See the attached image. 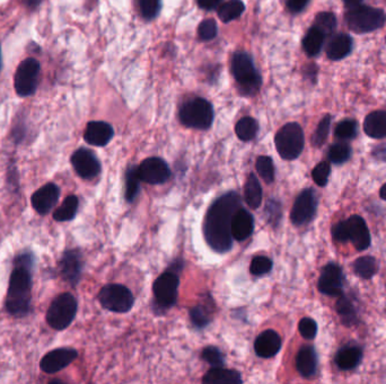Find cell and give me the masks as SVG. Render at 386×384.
Masks as SVG:
<instances>
[{
    "label": "cell",
    "mask_w": 386,
    "mask_h": 384,
    "mask_svg": "<svg viewBox=\"0 0 386 384\" xmlns=\"http://www.w3.org/2000/svg\"><path fill=\"white\" fill-rule=\"evenodd\" d=\"M202 382L206 384H239L242 383V379L239 372L214 368L207 372Z\"/></svg>",
    "instance_id": "obj_26"
},
{
    "label": "cell",
    "mask_w": 386,
    "mask_h": 384,
    "mask_svg": "<svg viewBox=\"0 0 386 384\" xmlns=\"http://www.w3.org/2000/svg\"><path fill=\"white\" fill-rule=\"evenodd\" d=\"M75 172L84 179H93L101 172V164L93 151L86 148L76 150L71 156Z\"/></svg>",
    "instance_id": "obj_13"
},
{
    "label": "cell",
    "mask_w": 386,
    "mask_h": 384,
    "mask_svg": "<svg viewBox=\"0 0 386 384\" xmlns=\"http://www.w3.org/2000/svg\"><path fill=\"white\" fill-rule=\"evenodd\" d=\"M332 237H333L335 242H342V244L349 242L348 223H347V220L346 221H340L335 226H333V228H332Z\"/></svg>",
    "instance_id": "obj_47"
},
{
    "label": "cell",
    "mask_w": 386,
    "mask_h": 384,
    "mask_svg": "<svg viewBox=\"0 0 386 384\" xmlns=\"http://www.w3.org/2000/svg\"><path fill=\"white\" fill-rule=\"evenodd\" d=\"M326 34L317 29L316 26H313L309 29V32L305 35L303 40L304 51L306 52L310 57L317 55L322 50L323 43L326 40Z\"/></svg>",
    "instance_id": "obj_27"
},
{
    "label": "cell",
    "mask_w": 386,
    "mask_h": 384,
    "mask_svg": "<svg viewBox=\"0 0 386 384\" xmlns=\"http://www.w3.org/2000/svg\"><path fill=\"white\" fill-rule=\"evenodd\" d=\"M0 64H1V57H0Z\"/></svg>",
    "instance_id": "obj_55"
},
{
    "label": "cell",
    "mask_w": 386,
    "mask_h": 384,
    "mask_svg": "<svg viewBox=\"0 0 386 384\" xmlns=\"http://www.w3.org/2000/svg\"><path fill=\"white\" fill-rule=\"evenodd\" d=\"M330 162L337 165H341L343 162H348L351 157V148L347 142L335 143L333 146H330L329 153H328Z\"/></svg>",
    "instance_id": "obj_35"
},
{
    "label": "cell",
    "mask_w": 386,
    "mask_h": 384,
    "mask_svg": "<svg viewBox=\"0 0 386 384\" xmlns=\"http://www.w3.org/2000/svg\"><path fill=\"white\" fill-rule=\"evenodd\" d=\"M202 357L209 366H214V368H223L225 364L223 353L217 347L209 346L204 348Z\"/></svg>",
    "instance_id": "obj_42"
},
{
    "label": "cell",
    "mask_w": 386,
    "mask_h": 384,
    "mask_svg": "<svg viewBox=\"0 0 386 384\" xmlns=\"http://www.w3.org/2000/svg\"><path fill=\"white\" fill-rule=\"evenodd\" d=\"M60 197V188L55 183H48L38 191L34 192L31 199L33 209L41 216H45L51 211Z\"/></svg>",
    "instance_id": "obj_16"
},
{
    "label": "cell",
    "mask_w": 386,
    "mask_h": 384,
    "mask_svg": "<svg viewBox=\"0 0 386 384\" xmlns=\"http://www.w3.org/2000/svg\"><path fill=\"white\" fill-rule=\"evenodd\" d=\"M59 267L64 281L69 283L71 285H76L77 283L80 282L83 270V259L80 251L77 249L64 251Z\"/></svg>",
    "instance_id": "obj_17"
},
{
    "label": "cell",
    "mask_w": 386,
    "mask_h": 384,
    "mask_svg": "<svg viewBox=\"0 0 386 384\" xmlns=\"http://www.w3.org/2000/svg\"><path fill=\"white\" fill-rule=\"evenodd\" d=\"M139 8L144 18H155L160 12V0H139Z\"/></svg>",
    "instance_id": "obj_45"
},
{
    "label": "cell",
    "mask_w": 386,
    "mask_h": 384,
    "mask_svg": "<svg viewBox=\"0 0 386 384\" xmlns=\"http://www.w3.org/2000/svg\"><path fill=\"white\" fill-rule=\"evenodd\" d=\"M254 220L248 209L239 207L232 219V235L237 242H244L252 235Z\"/></svg>",
    "instance_id": "obj_21"
},
{
    "label": "cell",
    "mask_w": 386,
    "mask_h": 384,
    "mask_svg": "<svg viewBox=\"0 0 386 384\" xmlns=\"http://www.w3.org/2000/svg\"><path fill=\"white\" fill-rule=\"evenodd\" d=\"M40 64L33 57H29L19 64L15 75V90L22 97H27L36 92L38 86Z\"/></svg>",
    "instance_id": "obj_9"
},
{
    "label": "cell",
    "mask_w": 386,
    "mask_h": 384,
    "mask_svg": "<svg viewBox=\"0 0 386 384\" xmlns=\"http://www.w3.org/2000/svg\"><path fill=\"white\" fill-rule=\"evenodd\" d=\"M36 264L34 255L23 253L15 258L14 270L7 291L6 309L14 317H25L31 309L32 273Z\"/></svg>",
    "instance_id": "obj_2"
},
{
    "label": "cell",
    "mask_w": 386,
    "mask_h": 384,
    "mask_svg": "<svg viewBox=\"0 0 386 384\" xmlns=\"http://www.w3.org/2000/svg\"><path fill=\"white\" fill-rule=\"evenodd\" d=\"M352 267H354V273L361 279H372L377 273L376 259L372 256L358 258L354 261Z\"/></svg>",
    "instance_id": "obj_32"
},
{
    "label": "cell",
    "mask_w": 386,
    "mask_h": 384,
    "mask_svg": "<svg viewBox=\"0 0 386 384\" xmlns=\"http://www.w3.org/2000/svg\"><path fill=\"white\" fill-rule=\"evenodd\" d=\"M297 371L303 378H313L317 371V356L312 346H304L296 356Z\"/></svg>",
    "instance_id": "obj_22"
},
{
    "label": "cell",
    "mask_w": 386,
    "mask_h": 384,
    "mask_svg": "<svg viewBox=\"0 0 386 384\" xmlns=\"http://www.w3.org/2000/svg\"><path fill=\"white\" fill-rule=\"evenodd\" d=\"M179 116L180 121L185 127L208 130L214 122V110L208 101L197 97L183 104Z\"/></svg>",
    "instance_id": "obj_5"
},
{
    "label": "cell",
    "mask_w": 386,
    "mask_h": 384,
    "mask_svg": "<svg viewBox=\"0 0 386 384\" xmlns=\"http://www.w3.org/2000/svg\"><path fill=\"white\" fill-rule=\"evenodd\" d=\"M267 214H268L270 222L274 223V225H278L281 218L280 203L276 200L269 201L268 207H267Z\"/></svg>",
    "instance_id": "obj_48"
},
{
    "label": "cell",
    "mask_w": 386,
    "mask_h": 384,
    "mask_svg": "<svg viewBox=\"0 0 386 384\" xmlns=\"http://www.w3.org/2000/svg\"><path fill=\"white\" fill-rule=\"evenodd\" d=\"M77 356L78 353L76 349L67 348V347L57 348L42 357L40 368L45 373L53 374L71 366V363L77 359Z\"/></svg>",
    "instance_id": "obj_15"
},
{
    "label": "cell",
    "mask_w": 386,
    "mask_h": 384,
    "mask_svg": "<svg viewBox=\"0 0 386 384\" xmlns=\"http://www.w3.org/2000/svg\"><path fill=\"white\" fill-rule=\"evenodd\" d=\"M99 303L103 308L115 313L130 311L134 298L128 287L120 284H109L99 291Z\"/></svg>",
    "instance_id": "obj_8"
},
{
    "label": "cell",
    "mask_w": 386,
    "mask_h": 384,
    "mask_svg": "<svg viewBox=\"0 0 386 384\" xmlns=\"http://www.w3.org/2000/svg\"><path fill=\"white\" fill-rule=\"evenodd\" d=\"M141 177L138 174V167H129L125 174V199L128 202L132 201L137 197L139 190H141Z\"/></svg>",
    "instance_id": "obj_34"
},
{
    "label": "cell",
    "mask_w": 386,
    "mask_h": 384,
    "mask_svg": "<svg viewBox=\"0 0 386 384\" xmlns=\"http://www.w3.org/2000/svg\"><path fill=\"white\" fill-rule=\"evenodd\" d=\"M319 292L329 296H341L343 290V273L341 267L330 263L323 267L319 279Z\"/></svg>",
    "instance_id": "obj_14"
},
{
    "label": "cell",
    "mask_w": 386,
    "mask_h": 384,
    "mask_svg": "<svg viewBox=\"0 0 386 384\" xmlns=\"http://www.w3.org/2000/svg\"><path fill=\"white\" fill-rule=\"evenodd\" d=\"M358 132L357 122L354 120H345L335 127V136L337 139L342 140H351L356 138Z\"/></svg>",
    "instance_id": "obj_37"
},
{
    "label": "cell",
    "mask_w": 386,
    "mask_h": 384,
    "mask_svg": "<svg viewBox=\"0 0 386 384\" xmlns=\"http://www.w3.org/2000/svg\"><path fill=\"white\" fill-rule=\"evenodd\" d=\"M272 261L270 258L265 257V256H256L253 258L251 266H250V272L254 277H261L265 274H268L272 270Z\"/></svg>",
    "instance_id": "obj_40"
},
{
    "label": "cell",
    "mask_w": 386,
    "mask_h": 384,
    "mask_svg": "<svg viewBox=\"0 0 386 384\" xmlns=\"http://www.w3.org/2000/svg\"><path fill=\"white\" fill-rule=\"evenodd\" d=\"M380 195L384 201H386V183L382 186V188H381Z\"/></svg>",
    "instance_id": "obj_54"
},
{
    "label": "cell",
    "mask_w": 386,
    "mask_h": 384,
    "mask_svg": "<svg viewBox=\"0 0 386 384\" xmlns=\"http://www.w3.org/2000/svg\"><path fill=\"white\" fill-rule=\"evenodd\" d=\"M348 223L349 242L354 248L364 251L370 246V232L365 220L359 216H352L347 220Z\"/></svg>",
    "instance_id": "obj_18"
},
{
    "label": "cell",
    "mask_w": 386,
    "mask_h": 384,
    "mask_svg": "<svg viewBox=\"0 0 386 384\" xmlns=\"http://www.w3.org/2000/svg\"><path fill=\"white\" fill-rule=\"evenodd\" d=\"M373 157L378 159L381 162H386V143L384 144H381V146H377L375 149L373 150Z\"/></svg>",
    "instance_id": "obj_51"
},
{
    "label": "cell",
    "mask_w": 386,
    "mask_h": 384,
    "mask_svg": "<svg viewBox=\"0 0 386 384\" xmlns=\"http://www.w3.org/2000/svg\"><path fill=\"white\" fill-rule=\"evenodd\" d=\"M342 1H343V3H345L347 8L351 10V8H354V7L361 5V1H363V0H342Z\"/></svg>",
    "instance_id": "obj_52"
},
{
    "label": "cell",
    "mask_w": 386,
    "mask_h": 384,
    "mask_svg": "<svg viewBox=\"0 0 386 384\" xmlns=\"http://www.w3.org/2000/svg\"><path fill=\"white\" fill-rule=\"evenodd\" d=\"M365 133L373 139L386 138V111H375L366 116Z\"/></svg>",
    "instance_id": "obj_25"
},
{
    "label": "cell",
    "mask_w": 386,
    "mask_h": 384,
    "mask_svg": "<svg viewBox=\"0 0 386 384\" xmlns=\"http://www.w3.org/2000/svg\"><path fill=\"white\" fill-rule=\"evenodd\" d=\"M298 331L305 340H314L317 333V324L311 318H304L300 321Z\"/></svg>",
    "instance_id": "obj_46"
},
{
    "label": "cell",
    "mask_w": 386,
    "mask_h": 384,
    "mask_svg": "<svg viewBox=\"0 0 386 384\" xmlns=\"http://www.w3.org/2000/svg\"><path fill=\"white\" fill-rule=\"evenodd\" d=\"M330 127H331V116H330V115H326V116L321 120L319 125L316 127L315 132L313 134V146L319 148V146H322L323 144H324L326 139H328V136H329Z\"/></svg>",
    "instance_id": "obj_38"
},
{
    "label": "cell",
    "mask_w": 386,
    "mask_h": 384,
    "mask_svg": "<svg viewBox=\"0 0 386 384\" xmlns=\"http://www.w3.org/2000/svg\"><path fill=\"white\" fill-rule=\"evenodd\" d=\"M244 10H245V6L242 0H230L219 6L218 17L221 19V22H232L241 17Z\"/></svg>",
    "instance_id": "obj_30"
},
{
    "label": "cell",
    "mask_w": 386,
    "mask_h": 384,
    "mask_svg": "<svg viewBox=\"0 0 386 384\" xmlns=\"http://www.w3.org/2000/svg\"><path fill=\"white\" fill-rule=\"evenodd\" d=\"M309 3H310V0H288V10H291V13H300L309 5Z\"/></svg>",
    "instance_id": "obj_49"
},
{
    "label": "cell",
    "mask_w": 386,
    "mask_h": 384,
    "mask_svg": "<svg viewBox=\"0 0 386 384\" xmlns=\"http://www.w3.org/2000/svg\"><path fill=\"white\" fill-rule=\"evenodd\" d=\"M232 73L243 94L252 96L258 92L261 87V77L254 67L250 54L245 52L234 54L232 59Z\"/></svg>",
    "instance_id": "obj_3"
},
{
    "label": "cell",
    "mask_w": 386,
    "mask_h": 384,
    "mask_svg": "<svg viewBox=\"0 0 386 384\" xmlns=\"http://www.w3.org/2000/svg\"><path fill=\"white\" fill-rule=\"evenodd\" d=\"M363 352L361 347L354 345H347L342 347L335 355V364L342 371L354 370L361 363Z\"/></svg>",
    "instance_id": "obj_23"
},
{
    "label": "cell",
    "mask_w": 386,
    "mask_h": 384,
    "mask_svg": "<svg viewBox=\"0 0 386 384\" xmlns=\"http://www.w3.org/2000/svg\"><path fill=\"white\" fill-rule=\"evenodd\" d=\"M179 277L173 272L162 274L154 283V296L157 305L169 309L176 305L179 289Z\"/></svg>",
    "instance_id": "obj_10"
},
{
    "label": "cell",
    "mask_w": 386,
    "mask_h": 384,
    "mask_svg": "<svg viewBox=\"0 0 386 384\" xmlns=\"http://www.w3.org/2000/svg\"><path fill=\"white\" fill-rule=\"evenodd\" d=\"M190 318L195 327L204 328L210 322V316L202 305H195L190 310Z\"/></svg>",
    "instance_id": "obj_43"
},
{
    "label": "cell",
    "mask_w": 386,
    "mask_h": 384,
    "mask_svg": "<svg viewBox=\"0 0 386 384\" xmlns=\"http://www.w3.org/2000/svg\"><path fill=\"white\" fill-rule=\"evenodd\" d=\"M352 49V40L348 34H337L331 38L326 47L328 57L333 61L341 60L347 57Z\"/></svg>",
    "instance_id": "obj_24"
},
{
    "label": "cell",
    "mask_w": 386,
    "mask_h": 384,
    "mask_svg": "<svg viewBox=\"0 0 386 384\" xmlns=\"http://www.w3.org/2000/svg\"><path fill=\"white\" fill-rule=\"evenodd\" d=\"M314 26L321 29L324 34L330 35L335 31L337 26V19H335V14L330 12H323L316 15L315 23Z\"/></svg>",
    "instance_id": "obj_39"
},
{
    "label": "cell",
    "mask_w": 386,
    "mask_h": 384,
    "mask_svg": "<svg viewBox=\"0 0 386 384\" xmlns=\"http://www.w3.org/2000/svg\"><path fill=\"white\" fill-rule=\"evenodd\" d=\"M80 207V200L75 195H69L66 197L64 203L61 204L60 207H58L53 213V219L59 222H66L71 221L76 216L77 211Z\"/></svg>",
    "instance_id": "obj_29"
},
{
    "label": "cell",
    "mask_w": 386,
    "mask_h": 384,
    "mask_svg": "<svg viewBox=\"0 0 386 384\" xmlns=\"http://www.w3.org/2000/svg\"><path fill=\"white\" fill-rule=\"evenodd\" d=\"M256 172L258 176L265 181V183H272L275 181V166L270 157H258L256 162Z\"/></svg>",
    "instance_id": "obj_36"
},
{
    "label": "cell",
    "mask_w": 386,
    "mask_h": 384,
    "mask_svg": "<svg viewBox=\"0 0 386 384\" xmlns=\"http://www.w3.org/2000/svg\"><path fill=\"white\" fill-rule=\"evenodd\" d=\"M317 209V199L316 193L312 188L304 190L297 196L294 207L291 209V220L295 226H304L311 222L315 216Z\"/></svg>",
    "instance_id": "obj_11"
},
{
    "label": "cell",
    "mask_w": 386,
    "mask_h": 384,
    "mask_svg": "<svg viewBox=\"0 0 386 384\" xmlns=\"http://www.w3.org/2000/svg\"><path fill=\"white\" fill-rule=\"evenodd\" d=\"M25 3L29 5V7L38 6V3H40V0H25Z\"/></svg>",
    "instance_id": "obj_53"
},
{
    "label": "cell",
    "mask_w": 386,
    "mask_h": 384,
    "mask_svg": "<svg viewBox=\"0 0 386 384\" xmlns=\"http://www.w3.org/2000/svg\"><path fill=\"white\" fill-rule=\"evenodd\" d=\"M335 308H337L339 316L341 318L342 322L346 326L350 327L357 322V311H356L354 303L351 302L348 296H341L339 298Z\"/></svg>",
    "instance_id": "obj_31"
},
{
    "label": "cell",
    "mask_w": 386,
    "mask_h": 384,
    "mask_svg": "<svg viewBox=\"0 0 386 384\" xmlns=\"http://www.w3.org/2000/svg\"><path fill=\"white\" fill-rule=\"evenodd\" d=\"M276 148L281 158L295 160L304 149L303 129L298 123H288L278 131L275 138Z\"/></svg>",
    "instance_id": "obj_6"
},
{
    "label": "cell",
    "mask_w": 386,
    "mask_h": 384,
    "mask_svg": "<svg viewBox=\"0 0 386 384\" xmlns=\"http://www.w3.org/2000/svg\"><path fill=\"white\" fill-rule=\"evenodd\" d=\"M330 172L331 167L329 162H319V165H316L315 168L313 169V181H315V184L319 185V188H324L329 181Z\"/></svg>",
    "instance_id": "obj_41"
},
{
    "label": "cell",
    "mask_w": 386,
    "mask_h": 384,
    "mask_svg": "<svg viewBox=\"0 0 386 384\" xmlns=\"http://www.w3.org/2000/svg\"><path fill=\"white\" fill-rule=\"evenodd\" d=\"M241 207V197L237 192H228L218 197L208 209L204 219L206 242L215 251L226 253L233 246L232 219Z\"/></svg>",
    "instance_id": "obj_1"
},
{
    "label": "cell",
    "mask_w": 386,
    "mask_h": 384,
    "mask_svg": "<svg viewBox=\"0 0 386 384\" xmlns=\"http://www.w3.org/2000/svg\"><path fill=\"white\" fill-rule=\"evenodd\" d=\"M113 136H114V131L109 123L95 121L87 124L84 139L92 146H104L111 141Z\"/></svg>",
    "instance_id": "obj_19"
},
{
    "label": "cell",
    "mask_w": 386,
    "mask_h": 384,
    "mask_svg": "<svg viewBox=\"0 0 386 384\" xmlns=\"http://www.w3.org/2000/svg\"><path fill=\"white\" fill-rule=\"evenodd\" d=\"M138 174L141 181L150 185H160L169 181L171 170L163 159L152 157L141 162Z\"/></svg>",
    "instance_id": "obj_12"
},
{
    "label": "cell",
    "mask_w": 386,
    "mask_h": 384,
    "mask_svg": "<svg viewBox=\"0 0 386 384\" xmlns=\"http://www.w3.org/2000/svg\"><path fill=\"white\" fill-rule=\"evenodd\" d=\"M281 348V338L275 331H265L258 335L254 343L256 355L262 359H272Z\"/></svg>",
    "instance_id": "obj_20"
},
{
    "label": "cell",
    "mask_w": 386,
    "mask_h": 384,
    "mask_svg": "<svg viewBox=\"0 0 386 384\" xmlns=\"http://www.w3.org/2000/svg\"><path fill=\"white\" fill-rule=\"evenodd\" d=\"M244 195L248 205L251 209H258L262 202V188L256 175L251 174L246 181Z\"/></svg>",
    "instance_id": "obj_28"
},
{
    "label": "cell",
    "mask_w": 386,
    "mask_h": 384,
    "mask_svg": "<svg viewBox=\"0 0 386 384\" xmlns=\"http://www.w3.org/2000/svg\"><path fill=\"white\" fill-rule=\"evenodd\" d=\"M258 122L252 118H243L237 122L235 132L242 141H251L258 134Z\"/></svg>",
    "instance_id": "obj_33"
},
{
    "label": "cell",
    "mask_w": 386,
    "mask_h": 384,
    "mask_svg": "<svg viewBox=\"0 0 386 384\" xmlns=\"http://www.w3.org/2000/svg\"><path fill=\"white\" fill-rule=\"evenodd\" d=\"M217 32V23L215 22L214 19H204V22L199 25V38H202V41H210L213 38H216Z\"/></svg>",
    "instance_id": "obj_44"
},
{
    "label": "cell",
    "mask_w": 386,
    "mask_h": 384,
    "mask_svg": "<svg viewBox=\"0 0 386 384\" xmlns=\"http://www.w3.org/2000/svg\"><path fill=\"white\" fill-rule=\"evenodd\" d=\"M386 15L383 10L370 6L354 7L346 14V23L352 32L357 34L374 32L383 27Z\"/></svg>",
    "instance_id": "obj_4"
},
{
    "label": "cell",
    "mask_w": 386,
    "mask_h": 384,
    "mask_svg": "<svg viewBox=\"0 0 386 384\" xmlns=\"http://www.w3.org/2000/svg\"><path fill=\"white\" fill-rule=\"evenodd\" d=\"M78 303L71 293H62L52 301L47 312L49 326L55 331H64L71 326L76 317Z\"/></svg>",
    "instance_id": "obj_7"
},
{
    "label": "cell",
    "mask_w": 386,
    "mask_h": 384,
    "mask_svg": "<svg viewBox=\"0 0 386 384\" xmlns=\"http://www.w3.org/2000/svg\"><path fill=\"white\" fill-rule=\"evenodd\" d=\"M221 0H197L199 6L204 8V10H211L219 6Z\"/></svg>",
    "instance_id": "obj_50"
}]
</instances>
